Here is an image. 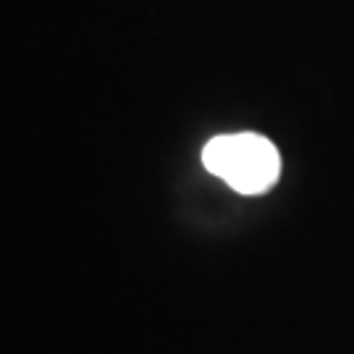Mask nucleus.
Here are the masks:
<instances>
[{
	"label": "nucleus",
	"mask_w": 354,
	"mask_h": 354,
	"mask_svg": "<svg viewBox=\"0 0 354 354\" xmlns=\"http://www.w3.org/2000/svg\"><path fill=\"white\" fill-rule=\"evenodd\" d=\"M203 163L239 194H263L273 189L281 174L276 145L252 131L213 137L205 145Z\"/></svg>",
	"instance_id": "obj_1"
}]
</instances>
